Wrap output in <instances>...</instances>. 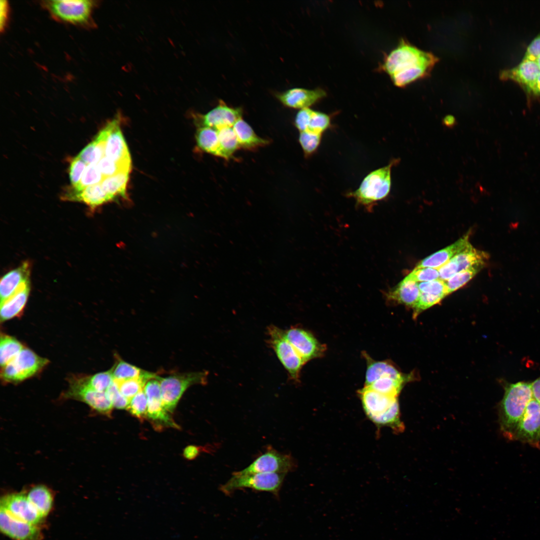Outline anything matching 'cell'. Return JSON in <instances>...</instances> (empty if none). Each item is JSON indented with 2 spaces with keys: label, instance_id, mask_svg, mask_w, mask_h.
<instances>
[{
  "label": "cell",
  "instance_id": "cell-1",
  "mask_svg": "<svg viewBox=\"0 0 540 540\" xmlns=\"http://www.w3.org/2000/svg\"><path fill=\"white\" fill-rule=\"evenodd\" d=\"M438 60L431 52L402 40L386 57L383 68L395 85L404 86L428 76Z\"/></svg>",
  "mask_w": 540,
  "mask_h": 540
},
{
  "label": "cell",
  "instance_id": "cell-2",
  "mask_svg": "<svg viewBox=\"0 0 540 540\" xmlns=\"http://www.w3.org/2000/svg\"><path fill=\"white\" fill-rule=\"evenodd\" d=\"M503 386L504 392L499 407L500 428L504 436L512 440L527 405L532 398L531 383L504 382Z\"/></svg>",
  "mask_w": 540,
  "mask_h": 540
},
{
  "label": "cell",
  "instance_id": "cell-3",
  "mask_svg": "<svg viewBox=\"0 0 540 540\" xmlns=\"http://www.w3.org/2000/svg\"><path fill=\"white\" fill-rule=\"evenodd\" d=\"M358 392L364 412L374 424L390 427L396 432L404 430L397 397L380 393L368 386H364Z\"/></svg>",
  "mask_w": 540,
  "mask_h": 540
},
{
  "label": "cell",
  "instance_id": "cell-4",
  "mask_svg": "<svg viewBox=\"0 0 540 540\" xmlns=\"http://www.w3.org/2000/svg\"><path fill=\"white\" fill-rule=\"evenodd\" d=\"M398 161V160H392L386 166L370 172L358 188L349 192L348 196L353 198L358 205L371 211L378 202L388 195L392 186L391 170Z\"/></svg>",
  "mask_w": 540,
  "mask_h": 540
},
{
  "label": "cell",
  "instance_id": "cell-5",
  "mask_svg": "<svg viewBox=\"0 0 540 540\" xmlns=\"http://www.w3.org/2000/svg\"><path fill=\"white\" fill-rule=\"evenodd\" d=\"M41 5L57 21L86 28L95 25L92 17L94 0H43Z\"/></svg>",
  "mask_w": 540,
  "mask_h": 540
},
{
  "label": "cell",
  "instance_id": "cell-6",
  "mask_svg": "<svg viewBox=\"0 0 540 540\" xmlns=\"http://www.w3.org/2000/svg\"><path fill=\"white\" fill-rule=\"evenodd\" d=\"M286 474L282 473H232L228 480L220 486V490L226 495L236 490L249 488L257 491L272 493L278 496Z\"/></svg>",
  "mask_w": 540,
  "mask_h": 540
},
{
  "label": "cell",
  "instance_id": "cell-7",
  "mask_svg": "<svg viewBox=\"0 0 540 540\" xmlns=\"http://www.w3.org/2000/svg\"><path fill=\"white\" fill-rule=\"evenodd\" d=\"M208 374V372H199L159 376L164 408L172 412L186 389L194 384L206 383Z\"/></svg>",
  "mask_w": 540,
  "mask_h": 540
},
{
  "label": "cell",
  "instance_id": "cell-8",
  "mask_svg": "<svg viewBox=\"0 0 540 540\" xmlns=\"http://www.w3.org/2000/svg\"><path fill=\"white\" fill-rule=\"evenodd\" d=\"M268 344L286 370L289 378L298 382L301 370L306 362L286 339L283 330L271 325L268 328Z\"/></svg>",
  "mask_w": 540,
  "mask_h": 540
},
{
  "label": "cell",
  "instance_id": "cell-9",
  "mask_svg": "<svg viewBox=\"0 0 540 540\" xmlns=\"http://www.w3.org/2000/svg\"><path fill=\"white\" fill-rule=\"evenodd\" d=\"M48 360L24 348L10 362L2 368L0 376L6 382L16 383L39 372Z\"/></svg>",
  "mask_w": 540,
  "mask_h": 540
},
{
  "label": "cell",
  "instance_id": "cell-10",
  "mask_svg": "<svg viewBox=\"0 0 540 540\" xmlns=\"http://www.w3.org/2000/svg\"><path fill=\"white\" fill-rule=\"evenodd\" d=\"M294 460L289 454L279 452L272 446L258 456L248 466L238 471L240 474L282 473L286 474L295 468Z\"/></svg>",
  "mask_w": 540,
  "mask_h": 540
},
{
  "label": "cell",
  "instance_id": "cell-11",
  "mask_svg": "<svg viewBox=\"0 0 540 540\" xmlns=\"http://www.w3.org/2000/svg\"><path fill=\"white\" fill-rule=\"evenodd\" d=\"M65 396L80 400L96 412L107 416H110L114 408L106 392H98L90 388L79 378L70 380Z\"/></svg>",
  "mask_w": 540,
  "mask_h": 540
},
{
  "label": "cell",
  "instance_id": "cell-12",
  "mask_svg": "<svg viewBox=\"0 0 540 540\" xmlns=\"http://www.w3.org/2000/svg\"><path fill=\"white\" fill-rule=\"evenodd\" d=\"M512 440L540 448V404L533 398L527 405Z\"/></svg>",
  "mask_w": 540,
  "mask_h": 540
},
{
  "label": "cell",
  "instance_id": "cell-13",
  "mask_svg": "<svg viewBox=\"0 0 540 540\" xmlns=\"http://www.w3.org/2000/svg\"><path fill=\"white\" fill-rule=\"evenodd\" d=\"M286 339L292 345L306 363L324 355L326 350L316 337L308 330L296 326L283 330Z\"/></svg>",
  "mask_w": 540,
  "mask_h": 540
},
{
  "label": "cell",
  "instance_id": "cell-14",
  "mask_svg": "<svg viewBox=\"0 0 540 540\" xmlns=\"http://www.w3.org/2000/svg\"><path fill=\"white\" fill-rule=\"evenodd\" d=\"M159 376L148 380L144 388L148 400L147 418L155 423L176 428V425L170 418L162 403Z\"/></svg>",
  "mask_w": 540,
  "mask_h": 540
},
{
  "label": "cell",
  "instance_id": "cell-15",
  "mask_svg": "<svg viewBox=\"0 0 540 540\" xmlns=\"http://www.w3.org/2000/svg\"><path fill=\"white\" fill-rule=\"evenodd\" d=\"M0 507L14 518L34 524H38L43 519L26 495L22 493L4 496L0 500Z\"/></svg>",
  "mask_w": 540,
  "mask_h": 540
},
{
  "label": "cell",
  "instance_id": "cell-16",
  "mask_svg": "<svg viewBox=\"0 0 540 540\" xmlns=\"http://www.w3.org/2000/svg\"><path fill=\"white\" fill-rule=\"evenodd\" d=\"M0 529L14 540H38L41 536L36 525L18 520L0 507Z\"/></svg>",
  "mask_w": 540,
  "mask_h": 540
},
{
  "label": "cell",
  "instance_id": "cell-17",
  "mask_svg": "<svg viewBox=\"0 0 540 540\" xmlns=\"http://www.w3.org/2000/svg\"><path fill=\"white\" fill-rule=\"evenodd\" d=\"M540 69L536 61L522 59L516 66L503 70L500 77L503 80H512L522 86L529 94H534L536 80Z\"/></svg>",
  "mask_w": 540,
  "mask_h": 540
},
{
  "label": "cell",
  "instance_id": "cell-18",
  "mask_svg": "<svg viewBox=\"0 0 540 540\" xmlns=\"http://www.w3.org/2000/svg\"><path fill=\"white\" fill-rule=\"evenodd\" d=\"M119 116L109 122L104 156L118 163L132 164L126 143L120 127Z\"/></svg>",
  "mask_w": 540,
  "mask_h": 540
},
{
  "label": "cell",
  "instance_id": "cell-19",
  "mask_svg": "<svg viewBox=\"0 0 540 540\" xmlns=\"http://www.w3.org/2000/svg\"><path fill=\"white\" fill-rule=\"evenodd\" d=\"M242 112L241 108L229 106L220 100L216 107L198 116L200 118L202 126L218 130L224 127H232L237 120L242 118Z\"/></svg>",
  "mask_w": 540,
  "mask_h": 540
},
{
  "label": "cell",
  "instance_id": "cell-20",
  "mask_svg": "<svg viewBox=\"0 0 540 540\" xmlns=\"http://www.w3.org/2000/svg\"><path fill=\"white\" fill-rule=\"evenodd\" d=\"M326 96V92L320 88L309 90L292 88L276 95L278 100L285 106L303 109L316 104Z\"/></svg>",
  "mask_w": 540,
  "mask_h": 540
},
{
  "label": "cell",
  "instance_id": "cell-21",
  "mask_svg": "<svg viewBox=\"0 0 540 540\" xmlns=\"http://www.w3.org/2000/svg\"><path fill=\"white\" fill-rule=\"evenodd\" d=\"M420 294L418 282L404 278L394 287L385 292L384 296L388 302L403 304L414 309L418 302Z\"/></svg>",
  "mask_w": 540,
  "mask_h": 540
},
{
  "label": "cell",
  "instance_id": "cell-22",
  "mask_svg": "<svg viewBox=\"0 0 540 540\" xmlns=\"http://www.w3.org/2000/svg\"><path fill=\"white\" fill-rule=\"evenodd\" d=\"M294 123L300 132H308L322 134L330 126V116L323 112L305 108L297 113Z\"/></svg>",
  "mask_w": 540,
  "mask_h": 540
},
{
  "label": "cell",
  "instance_id": "cell-23",
  "mask_svg": "<svg viewBox=\"0 0 540 540\" xmlns=\"http://www.w3.org/2000/svg\"><path fill=\"white\" fill-rule=\"evenodd\" d=\"M469 238L470 233L468 232L454 243L423 259L416 268L438 269L470 244Z\"/></svg>",
  "mask_w": 540,
  "mask_h": 540
},
{
  "label": "cell",
  "instance_id": "cell-24",
  "mask_svg": "<svg viewBox=\"0 0 540 540\" xmlns=\"http://www.w3.org/2000/svg\"><path fill=\"white\" fill-rule=\"evenodd\" d=\"M30 264L24 262L18 268L6 274L0 284V302L14 294L24 282H28Z\"/></svg>",
  "mask_w": 540,
  "mask_h": 540
},
{
  "label": "cell",
  "instance_id": "cell-25",
  "mask_svg": "<svg viewBox=\"0 0 540 540\" xmlns=\"http://www.w3.org/2000/svg\"><path fill=\"white\" fill-rule=\"evenodd\" d=\"M366 356L368 366L366 374L365 386H369L377 379L384 376H390L397 380H404L406 382H408L411 380L412 376H408L402 373L392 364L389 362L387 361H374L369 359L368 356Z\"/></svg>",
  "mask_w": 540,
  "mask_h": 540
},
{
  "label": "cell",
  "instance_id": "cell-26",
  "mask_svg": "<svg viewBox=\"0 0 540 540\" xmlns=\"http://www.w3.org/2000/svg\"><path fill=\"white\" fill-rule=\"evenodd\" d=\"M30 292L29 282L23 284L11 296L0 302V320L5 321L18 316L22 311Z\"/></svg>",
  "mask_w": 540,
  "mask_h": 540
},
{
  "label": "cell",
  "instance_id": "cell-27",
  "mask_svg": "<svg viewBox=\"0 0 540 540\" xmlns=\"http://www.w3.org/2000/svg\"><path fill=\"white\" fill-rule=\"evenodd\" d=\"M110 128L109 122L97 134L94 139L84 147L78 157L87 165L97 164L104 156L106 139Z\"/></svg>",
  "mask_w": 540,
  "mask_h": 540
},
{
  "label": "cell",
  "instance_id": "cell-28",
  "mask_svg": "<svg viewBox=\"0 0 540 540\" xmlns=\"http://www.w3.org/2000/svg\"><path fill=\"white\" fill-rule=\"evenodd\" d=\"M66 196L70 200L83 202L93 208L114 199L104 190L101 183L88 186L80 192L72 190Z\"/></svg>",
  "mask_w": 540,
  "mask_h": 540
},
{
  "label": "cell",
  "instance_id": "cell-29",
  "mask_svg": "<svg viewBox=\"0 0 540 540\" xmlns=\"http://www.w3.org/2000/svg\"><path fill=\"white\" fill-rule=\"evenodd\" d=\"M237 138L240 148L252 150L264 146L268 141L257 136L251 126L242 118L232 126Z\"/></svg>",
  "mask_w": 540,
  "mask_h": 540
},
{
  "label": "cell",
  "instance_id": "cell-30",
  "mask_svg": "<svg viewBox=\"0 0 540 540\" xmlns=\"http://www.w3.org/2000/svg\"><path fill=\"white\" fill-rule=\"evenodd\" d=\"M488 258L487 252L474 248L470 244L452 259L457 264L460 272L476 265L484 266Z\"/></svg>",
  "mask_w": 540,
  "mask_h": 540
},
{
  "label": "cell",
  "instance_id": "cell-31",
  "mask_svg": "<svg viewBox=\"0 0 540 540\" xmlns=\"http://www.w3.org/2000/svg\"><path fill=\"white\" fill-rule=\"evenodd\" d=\"M30 502L44 518L50 511L53 498L50 490L45 486L38 485L32 488L26 495Z\"/></svg>",
  "mask_w": 540,
  "mask_h": 540
},
{
  "label": "cell",
  "instance_id": "cell-32",
  "mask_svg": "<svg viewBox=\"0 0 540 540\" xmlns=\"http://www.w3.org/2000/svg\"><path fill=\"white\" fill-rule=\"evenodd\" d=\"M157 376L153 373L145 371L140 376L122 380H114L121 394L130 402L132 398L143 390L146 382L155 378Z\"/></svg>",
  "mask_w": 540,
  "mask_h": 540
},
{
  "label": "cell",
  "instance_id": "cell-33",
  "mask_svg": "<svg viewBox=\"0 0 540 540\" xmlns=\"http://www.w3.org/2000/svg\"><path fill=\"white\" fill-rule=\"evenodd\" d=\"M196 138L197 144L200 149L220 156V144L217 130L202 126L197 130Z\"/></svg>",
  "mask_w": 540,
  "mask_h": 540
},
{
  "label": "cell",
  "instance_id": "cell-34",
  "mask_svg": "<svg viewBox=\"0 0 540 540\" xmlns=\"http://www.w3.org/2000/svg\"><path fill=\"white\" fill-rule=\"evenodd\" d=\"M217 131L220 144V157L228 160L240 148L236 136L232 127H224Z\"/></svg>",
  "mask_w": 540,
  "mask_h": 540
},
{
  "label": "cell",
  "instance_id": "cell-35",
  "mask_svg": "<svg viewBox=\"0 0 540 540\" xmlns=\"http://www.w3.org/2000/svg\"><path fill=\"white\" fill-rule=\"evenodd\" d=\"M24 348L16 338L2 334L0 342V363L3 367L12 360Z\"/></svg>",
  "mask_w": 540,
  "mask_h": 540
},
{
  "label": "cell",
  "instance_id": "cell-36",
  "mask_svg": "<svg viewBox=\"0 0 540 540\" xmlns=\"http://www.w3.org/2000/svg\"><path fill=\"white\" fill-rule=\"evenodd\" d=\"M128 174L124 172L104 178L101 182L102 188L114 198L118 196L125 198Z\"/></svg>",
  "mask_w": 540,
  "mask_h": 540
},
{
  "label": "cell",
  "instance_id": "cell-37",
  "mask_svg": "<svg viewBox=\"0 0 540 540\" xmlns=\"http://www.w3.org/2000/svg\"><path fill=\"white\" fill-rule=\"evenodd\" d=\"M406 383L404 380H397L391 376H384L367 386L380 393L397 397Z\"/></svg>",
  "mask_w": 540,
  "mask_h": 540
},
{
  "label": "cell",
  "instance_id": "cell-38",
  "mask_svg": "<svg viewBox=\"0 0 540 540\" xmlns=\"http://www.w3.org/2000/svg\"><path fill=\"white\" fill-rule=\"evenodd\" d=\"M484 266L476 265L460 271L446 281L448 294L468 282Z\"/></svg>",
  "mask_w": 540,
  "mask_h": 540
},
{
  "label": "cell",
  "instance_id": "cell-39",
  "mask_svg": "<svg viewBox=\"0 0 540 540\" xmlns=\"http://www.w3.org/2000/svg\"><path fill=\"white\" fill-rule=\"evenodd\" d=\"M79 378L86 385L98 392H106L114 382L110 370Z\"/></svg>",
  "mask_w": 540,
  "mask_h": 540
},
{
  "label": "cell",
  "instance_id": "cell-40",
  "mask_svg": "<svg viewBox=\"0 0 540 540\" xmlns=\"http://www.w3.org/2000/svg\"><path fill=\"white\" fill-rule=\"evenodd\" d=\"M110 370L114 380L116 381L137 378L145 372L122 360H119Z\"/></svg>",
  "mask_w": 540,
  "mask_h": 540
},
{
  "label": "cell",
  "instance_id": "cell-41",
  "mask_svg": "<svg viewBox=\"0 0 540 540\" xmlns=\"http://www.w3.org/2000/svg\"><path fill=\"white\" fill-rule=\"evenodd\" d=\"M104 178L97 164L87 165L80 182L72 187L73 190L81 191L88 186L101 183Z\"/></svg>",
  "mask_w": 540,
  "mask_h": 540
},
{
  "label": "cell",
  "instance_id": "cell-42",
  "mask_svg": "<svg viewBox=\"0 0 540 540\" xmlns=\"http://www.w3.org/2000/svg\"><path fill=\"white\" fill-rule=\"evenodd\" d=\"M97 165L104 178L124 172H130L131 169V164L116 162L106 156L102 158Z\"/></svg>",
  "mask_w": 540,
  "mask_h": 540
},
{
  "label": "cell",
  "instance_id": "cell-43",
  "mask_svg": "<svg viewBox=\"0 0 540 540\" xmlns=\"http://www.w3.org/2000/svg\"><path fill=\"white\" fill-rule=\"evenodd\" d=\"M126 409L140 420L147 418L148 400L144 390L132 398Z\"/></svg>",
  "mask_w": 540,
  "mask_h": 540
},
{
  "label": "cell",
  "instance_id": "cell-44",
  "mask_svg": "<svg viewBox=\"0 0 540 540\" xmlns=\"http://www.w3.org/2000/svg\"><path fill=\"white\" fill-rule=\"evenodd\" d=\"M322 134L308 132H300L299 142L306 156L314 153L318 148Z\"/></svg>",
  "mask_w": 540,
  "mask_h": 540
},
{
  "label": "cell",
  "instance_id": "cell-45",
  "mask_svg": "<svg viewBox=\"0 0 540 540\" xmlns=\"http://www.w3.org/2000/svg\"><path fill=\"white\" fill-rule=\"evenodd\" d=\"M404 278L416 282L432 281L439 279V272L438 269L431 268H415Z\"/></svg>",
  "mask_w": 540,
  "mask_h": 540
},
{
  "label": "cell",
  "instance_id": "cell-46",
  "mask_svg": "<svg viewBox=\"0 0 540 540\" xmlns=\"http://www.w3.org/2000/svg\"><path fill=\"white\" fill-rule=\"evenodd\" d=\"M420 292L438 296L444 298L448 294L445 281L440 279L418 282Z\"/></svg>",
  "mask_w": 540,
  "mask_h": 540
},
{
  "label": "cell",
  "instance_id": "cell-47",
  "mask_svg": "<svg viewBox=\"0 0 540 540\" xmlns=\"http://www.w3.org/2000/svg\"><path fill=\"white\" fill-rule=\"evenodd\" d=\"M106 393L114 408L120 410L127 408L130 401L121 394L114 382L107 389Z\"/></svg>",
  "mask_w": 540,
  "mask_h": 540
},
{
  "label": "cell",
  "instance_id": "cell-48",
  "mask_svg": "<svg viewBox=\"0 0 540 540\" xmlns=\"http://www.w3.org/2000/svg\"><path fill=\"white\" fill-rule=\"evenodd\" d=\"M86 166V164L78 156L72 160L69 176L72 187H75L79 183Z\"/></svg>",
  "mask_w": 540,
  "mask_h": 540
},
{
  "label": "cell",
  "instance_id": "cell-49",
  "mask_svg": "<svg viewBox=\"0 0 540 540\" xmlns=\"http://www.w3.org/2000/svg\"><path fill=\"white\" fill-rule=\"evenodd\" d=\"M540 56V32L528 46L524 59L536 61Z\"/></svg>",
  "mask_w": 540,
  "mask_h": 540
},
{
  "label": "cell",
  "instance_id": "cell-50",
  "mask_svg": "<svg viewBox=\"0 0 540 540\" xmlns=\"http://www.w3.org/2000/svg\"><path fill=\"white\" fill-rule=\"evenodd\" d=\"M9 6L6 0L0 1V30L1 32L6 28L8 20Z\"/></svg>",
  "mask_w": 540,
  "mask_h": 540
},
{
  "label": "cell",
  "instance_id": "cell-51",
  "mask_svg": "<svg viewBox=\"0 0 540 540\" xmlns=\"http://www.w3.org/2000/svg\"><path fill=\"white\" fill-rule=\"evenodd\" d=\"M202 448L196 446H188L184 449L183 455L187 460H194L200 454Z\"/></svg>",
  "mask_w": 540,
  "mask_h": 540
},
{
  "label": "cell",
  "instance_id": "cell-52",
  "mask_svg": "<svg viewBox=\"0 0 540 540\" xmlns=\"http://www.w3.org/2000/svg\"><path fill=\"white\" fill-rule=\"evenodd\" d=\"M532 398L540 404V376L531 383Z\"/></svg>",
  "mask_w": 540,
  "mask_h": 540
},
{
  "label": "cell",
  "instance_id": "cell-53",
  "mask_svg": "<svg viewBox=\"0 0 540 540\" xmlns=\"http://www.w3.org/2000/svg\"><path fill=\"white\" fill-rule=\"evenodd\" d=\"M454 123L455 119L452 116H448L444 118V124L448 126H452Z\"/></svg>",
  "mask_w": 540,
  "mask_h": 540
},
{
  "label": "cell",
  "instance_id": "cell-54",
  "mask_svg": "<svg viewBox=\"0 0 540 540\" xmlns=\"http://www.w3.org/2000/svg\"><path fill=\"white\" fill-rule=\"evenodd\" d=\"M535 95H540V72L538 74L534 94Z\"/></svg>",
  "mask_w": 540,
  "mask_h": 540
},
{
  "label": "cell",
  "instance_id": "cell-55",
  "mask_svg": "<svg viewBox=\"0 0 540 540\" xmlns=\"http://www.w3.org/2000/svg\"><path fill=\"white\" fill-rule=\"evenodd\" d=\"M536 62H537V64H538V66H539V68H540V57H538V58H537V59L536 60Z\"/></svg>",
  "mask_w": 540,
  "mask_h": 540
}]
</instances>
